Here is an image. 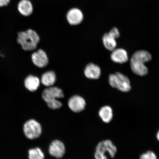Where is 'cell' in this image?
Returning <instances> with one entry per match:
<instances>
[{
    "instance_id": "cell-1",
    "label": "cell",
    "mask_w": 159,
    "mask_h": 159,
    "mask_svg": "<svg viewBox=\"0 0 159 159\" xmlns=\"http://www.w3.org/2000/svg\"><path fill=\"white\" fill-rule=\"evenodd\" d=\"M152 56L148 52L139 51L134 53L130 60L131 68L136 75L143 76L147 74L148 69L144 63L152 59Z\"/></svg>"
},
{
    "instance_id": "cell-2",
    "label": "cell",
    "mask_w": 159,
    "mask_h": 159,
    "mask_svg": "<svg viewBox=\"0 0 159 159\" xmlns=\"http://www.w3.org/2000/svg\"><path fill=\"white\" fill-rule=\"evenodd\" d=\"M40 37L35 31L31 29L18 33L17 42L25 51H32L37 48Z\"/></svg>"
},
{
    "instance_id": "cell-3",
    "label": "cell",
    "mask_w": 159,
    "mask_h": 159,
    "mask_svg": "<svg viewBox=\"0 0 159 159\" xmlns=\"http://www.w3.org/2000/svg\"><path fill=\"white\" fill-rule=\"evenodd\" d=\"M117 152V148L110 140L107 139L99 142L95 148V159H108V155L114 158Z\"/></svg>"
},
{
    "instance_id": "cell-4",
    "label": "cell",
    "mask_w": 159,
    "mask_h": 159,
    "mask_svg": "<svg viewBox=\"0 0 159 159\" xmlns=\"http://www.w3.org/2000/svg\"><path fill=\"white\" fill-rule=\"evenodd\" d=\"M109 82L113 88L118 89L123 92H129L131 89L129 79L120 73H116L109 75Z\"/></svg>"
},
{
    "instance_id": "cell-5",
    "label": "cell",
    "mask_w": 159,
    "mask_h": 159,
    "mask_svg": "<svg viewBox=\"0 0 159 159\" xmlns=\"http://www.w3.org/2000/svg\"><path fill=\"white\" fill-rule=\"evenodd\" d=\"M23 130L25 136L31 140L39 138L42 133L41 124L33 119H30L25 123Z\"/></svg>"
},
{
    "instance_id": "cell-6",
    "label": "cell",
    "mask_w": 159,
    "mask_h": 159,
    "mask_svg": "<svg viewBox=\"0 0 159 159\" xmlns=\"http://www.w3.org/2000/svg\"><path fill=\"white\" fill-rule=\"evenodd\" d=\"M64 97V93L61 89L57 87H48L43 91L42 97L47 104L62 98Z\"/></svg>"
},
{
    "instance_id": "cell-7",
    "label": "cell",
    "mask_w": 159,
    "mask_h": 159,
    "mask_svg": "<svg viewBox=\"0 0 159 159\" xmlns=\"http://www.w3.org/2000/svg\"><path fill=\"white\" fill-rule=\"evenodd\" d=\"M69 108L73 112L79 113L84 110L86 103L85 99L79 95H75L69 99Z\"/></svg>"
},
{
    "instance_id": "cell-8",
    "label": "cell",
    "mask_w": 159,
    "mask_h": 159,
    "mask_svg": "<svg viewBox=\"0 0 159 159\" xmlns=\"http://www.w3.org/2000/svg\"><path fill=\"white\" fill-rule=\"evenodd\" d=\"M66 152L65 145L59 140H53L50 144L49 152L51 156L57 159L62 158Z\"/></svg>"
},
{
    "instance_id": "cell-9",
    "label": "cell",
    "mask_w": 159,
    "mask_h": 159,
    "mask_svg": "<svg viewBox=\"0 0 159 159\" xmlns=\"http://www.w3.org/2000/svg\"><path fill=\"white\" fill-rule=\"evenodd\" d=\"M31 58L33 64L39 68H43L48 64V57L46 53L43 49H39L33 53Z\"/></svg>"
},
{
    "instance_id": "cell-10",
    "label": "cell",
    "mask_w": 159,
    "mask_h": 159,
    "mask_svg": "<svg viewBox=\"0 0 159 159\" xmlns=\"http://www.w3.org/2000/svg\"><path fill=\"white\" fill-rule=\"evenodd\" d=\"M84 18L82 12L77 8H73L68 11L66 19L70 25H78L82 22Z\"/></svg>"
},
{
    "instance_id": "cell-11",
    "label": "cell",
    "mask_w": 159,
    "mask_h": 159,
    "mask_svg": "<svg viewBox=\"0 0 159 159\" xmlns=\"http://www.w3.org/2000/svg\"><path fill=\"white\" fill-rule=\"evenodd\" d=\"M84 74L85 76L89 79H98L100 77L101 74L100 67L93 63H89L85 67Z\"/></svg>"
},
{
    "instance_id": "cell-12",
    "label": "cell",
    "mask_w": 159,
    "mask_h": 159,
    "mask_svg": "<svg viewBox=\"0 0 159 159\" xmlns=\"http://www.w3.org/2000/svg\"><path fill=\"white\" fill-rule=\"evenodd\" d=\"M40 84V80L38 77L33 75H29L26 77L24 81V85L28 90L31 92L37 90Z\"/></svg>"
},
{
    "instance_id": "cell-13",
    "label": "cell",
    "mask_w": 159,
    "mask_h": 159,
    "mask_svg": "<svg viewBox=\"0 0 159 159\" xmlns=\"http://www.w3.org/2000/svg\"><path fill=\"white\" fill-rule=\"evenodd\" d=\"M17 8L19 13L25 16H29L33 12V5L29 0H21L18 4Z\"/></svg>"
},
{
    "instance_id": "cell-14",
    "label": "cell",
    "mask_w": 159,
    "mask_h": 159,
    "mask_svg": "<svg viewBox=\"0 0 159 159\" xmlns=\"http://www.w3.org/2000/svg\"><path fill=\"white\" fill-rule=\"evenodd\" d=\"M111 58L114 62L123 63L128 60V53L125 50L118 49L113 50L111 55Z\"/></svg>"
},
{
    "instance_id": "cell-15",
    "label": "cell",
    "mask_w": 159,
    "mask_h": 159,
    "mask_svg": "<svg viewBox=\"0 0 159 159\" xmlns=\"http://www.w3.org/2000/svg\"><path fill=\"white\" fill-rule=\"evenodd\" d=\"M98 114L103 122L106 124L110 123L114 116L113 109L108 105L101 107L99 110Z\"/></svg>"
},
{
    "instance_id": "cell-16",
    "label": "cell",
    "mask_w": 159,
    "mask_h": 159,
    "mask_svg": "<svg viewBox=\"0 0 159 159\" xmlns=\"http://www.w3.org/2000/svg\"><path fill=\"white\" fill-rule=\"evenodd\" d=\"M57 80L56 75L53 71H46L42 75L41 81L43 85L48 87L53 86Z\"/></svg>"
},
{
    "instance_id": "cell-17",
    "label": "cell",
    "mask_w": 159,
    "mask_h": 159,
    "mask_svg": "<svg viewBox=\"0 0 159 159\" xmlns=\"http://www.w3.org/2000/svg\"><path fill=\"white\" fill-rule=\"evenodd\" d=\"M104 46L109 51L114 50L117 45L115 39L108 33L105 34L102 38Z\"/></svg>"
},
{
    "instance_id": "cell-18",
    "label": "cell",
    "mask_w": 159,
    "mask_h": 159,
    "mask_svg": "<svg viewBox=\"0 0 159 159\" xmlns=\"http://www.w3.org/2000/svg\"><path fill=\"white\" fill-rule=\"evenodd\" d=\"M29 159H45V155L40 148H36L29 151Z\"/></svg>"
},
{
    "instance_id": "cell-19",
    "label": "cell",
    "mask_w": 159,
    "mask_h": 159,
    "mask_svg": "<svg viewBox=\"0 0 159 159\" xmlns=\"http://www.w3.org/2000/svg\"><path fill=\"white\" fill-rule=\"evenodd\" d=\"M140 159H158L157 155L152 151H148L141 155Z\"/></svg>"
},
{
    "instance_id": "cell-20",
    "label": "cell",
    "mask_w": 159,
    "mask_h": 159,
    "mask_svg": "<svg viewBox=\"0 0 159 159\" xmlns=\"http://www.w3.org/2000/svg\"><path fill=\"white\" fill-rule=\"evenodd\" d=\"M48 106L49 108L52 109H59L62 106V104L58 99L52 102L47 103Z\"/></svg>"
},
{
    "instance_id": "cell-21",
    "label": "cell",
    "mask_w": 159,
    "mask_h": 159,
    "mask_svg": "<svg viewBox=\"0 0 159 159\" xmlns=\"http://www.w3.org/2000/svg\"><path fill=\"white\" fill-rule=\"evenodd\" d=\"M109 34L115 39L118 38L120 36V33L118 30L116 28H114L111 30Z\"/></svg>"
},
{
    "instance_id": "cell-22",
    "label": "cell",
    "mask_w": 159,
    "mask_h": 159,
    "mask_svg": "<svg viewBox=\"0 0 159 159\" xmlns=\"http://www.w3.org/2000/svg\"><path fill=\"white\" fill-rule=\"evenodd\" d=\"M11 0H0V7L7 6L10 3Z\"/></svg>"
},
{
    "instance_id": "cell-23",
    "label": "cell",
    "mask_w": 159,
    "mask_h": 159,
    "mask_svg": "<svg viewBox=\"0 0 159 159\" xmlns=\"http://www.w3.org/2000/svg\"><path fill=\"white\" fill-rule=\"evenodd\" d=\"M156 137H157V140H158V141L159 142V130H158L157 133V134L156 135Z\"/></svg>"
}]
</instances>
